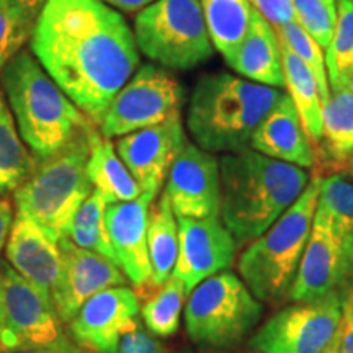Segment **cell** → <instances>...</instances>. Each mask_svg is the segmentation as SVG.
<instances>
[{
  "instance_id": "cell-46",
  "label": "cell",
  "mask_w": 353,
  "mask_h": 353,
  "mask_svg": "<svg viewBox=\"0 0 353 353\" xmlns=\"http://www.w3.org/2000/svg\"><path fill=\"white\" fill-rule=\"evenodd\" d=\"M334 2H337V0H334Z\"/></svg>"
},
{
  "instance_id": "cell-21",
  "label": "cell",
  "mask_w": 353,
  "mask_h": 353,
  "mask_svg": "<svg viewBox=\"0 0 353 353\" xmlns=\"http://www.w3.org/2000/svg\"><path fill=\"white\" fill-rule=\"evenodd\" d=\"M226 64L247 81L262 85L283 88V59L276 30L255 12L249 33Z\"/></svg>"
},
{
  "instance_id": "cell-6",
  "label": "cell",
  "mask_w": 353,
  "mask_h": 353,
  "mask_svg": "<svg viewBox=\"0 0 353 353\" xmlns=\"http://www.w3.org/2000/svg\"><path fill=\"white\" fill-rule=\"evenodd\" d=\"M321 179L312 176L298 200L239 257L242 281L259 301L278 304L290 298L319 203Z\"/></svg>"
},
{
  "instance_id": "cell-30",
  "label": "cell",
  "mask_w": 353,
  "mask_h": 353,
  "mask_svg": "<svg viewBox=\"0 0 353 353\" xmlns=\"http://www.w3.org/2000/svg\"><path fill=\"white\" fill-rule=\"evenodd\" d=\"M330 92L345 85L353 69V0H337V25L325 50Z\"/></svg>"
},
{
  "instance_id": "cell-25",
  "label": "cell",
  "mask_w": 353,
  "mask_h": 353,
  "mask_svg": "<svg viewBox=\"0 0 353 353\" xmlns=\"http://www.w3.org/2000/svg\"><path fill=\"white\" fill-rule=\"evenodd\" d=\"M148 250L152 268L149 286L159 290L169 281L179 257V223L165 192L149 211Z\"/></svg>"
},
{
  "instance_id": "cell-24",
  "label": "cell",
  "mask_w": 353,
  "mask_h": 353,
  "mask_svg": "<svg viewBox=\"0 0 353 353\" xmlns=\"http://www.w3.org/2000/svg\"><path fill=\"white\" fill-rule=\"evenodd\" d=\"M280 44L285 87L294 107L298 108L304 130H306L311 143L314 144L316 151V145L321 143L322 138V108H324L319 83L301 57L294 54L281 39Z\"/></svg>"
},
{
  "instance_id": "cell-35",
  "label": "cell",
  "mask_w": 353,
  "mask_h": 353,
  "mask_svg": "<svg viewBox=\"0 0 353 353\" xmlns=\"http://www.w3.org/2000/svg\"><path fill=\"white\" fill-rule=\"evenodd\" d=\"M118 353H167L164 343L157 341L154 334L143 329L139 322L132 324L121 335L118 343Z\"/></svg>"
},
{
  "instance_id": "cell-41",
  "label": "cell",
  "mask_w": 353,
  "mask_h": 353,
  "mask_svg": "<svg viewBox=\"0 0 353 353\" xmlns=\"http://www.w3.org/2000/svg\"><path fill=\"white\" fill-rule=\"evenodd\" d=\"M69 341L65 337L57 341L56 343L44 347H33V348H17V350H3L0 353H68L69 350Z\"/></svg>"
},
{
  "instance_id": "cell-36",
  "label": "cell",
  "mask_w": 353,
  "mask_h": 353,
  "mask_svg": "<svg viewBox=\"0 0 353 353\" xmlns=\"http://www.w3.org/2000/svg\"><path fill=\"white\" fill-rule=\"evenodd\" d=\"M255 12L267 20L273 28L288 23H296L294 0H250Z\"/></svg>"
},
{
  "instance_id": "cell-42",
  "label": "cell",
  "mask_w": 353,
  "mask_h": 353,
  "mask_svg": "<svg viewBox=\"0 0 353 353\" xmlns=\"http://www.w3.org/2000/svg\"><path fill=\"white\" fill-rule=\"evenodd\" d=\"M68 353H94V352L87 350V348H82V347H79L77 343L70 342V343H69V350H68Z\"/></svg>"
},
{
  "instance_id": "cell-17",
  "label": "cell",
  "mask_w": 353,
  "mask_h": 353,
  "mask_svg": "<svg viewBox=\"0 0 353 353\" xmlns=\"http://www.w3.org/2000/svg\"><path fill=\"white\" fill-rule=\"evenodd\" d=\"M139 298L128 286H114L92 296L69 321L79 347L94 353H118L121 335L138 322Z\"/></svg>"
},
{
  "instance_id": "cell-3",
  "label": "cell",
  "mask_w": 353,
  "mask_h": 353,
  "mask_svg": "<svg viewBox=\"0 0 353 353\" xmlns=\"http://www.w3.org/2000/svg\"><path fill=\"white\" fill-rule=\"evenodd\" d=\"M285 92L232 76H203L188 101L187 126L198 148L211 154L247 149L254 131Z\"/></svg>"
},
{
  "instance_id": "cell-34",
  "label": "cell",
  "mask_w": 353,
  "mask_h": 353,
  "mask_svg": "<svg viewBox=\"0 0 353 353\" xmlns=\"http://www.w3.org/2000/svg\"><path fill=\"white\" fill-rule=\"evenodd\" d=\"M34 23L19 10L12 0H0V72L32 38Z\"/></svg>"
},
{
  "instance_id": "cell-20",
  "label": "cell",
  "mask_w": 353,
  "mask_h": 353,
  "mask_svg": "<svg viewBox=\"0 0 353 353\" xmlns=\"http://www.w3.org/2000/svg\"><path fill=\"white\" fill-rule=\"evenodd\" d=\"M250 149L263 156L312 169L317 167L314 144L309 139L298 108L288 94L281 95L278 103L254 131Z\"/></svg>"
},
{
  "instance_id": "cell-39",
  "label": "cell",
  "mask_w": 353,
  "mask_h": 353,
  "mask_svg": "<svg viewBox=\"0 0 353 353\" xmlns=\"http://www.w3.org/2000/svg\"><path fill=\"white\" fill-rule=\"evenodd\" d=\"M19 10L32 23H37L39 13H41L43 7L46 6L48 0H12Z\"/></svg>"
},
{
  "instance_id": "cell-16",
  "label": "cell",
  "mask_w": 353,
  "mask_h": 353,
  "mask_svg": "<svg viewBox=\"0 0 353 353\" xmlns=\"http://www.w3.org/2000/svg\"><path fill=\"white\" fill-rule=\"evenodd\" d=\"M187 143L179 114L161 125L121 136L117 143V152L139 183L141 192L157 196L172 164Z\"/></svg>"
},
{
  "instance_id": "cell-10",
  "label": "cell",
  "mask_w": 353,
  "mask_h": 353,
  "mask_svg": "<svg viewBox=\"0 0 353 353\" xmlns=\"http://www.w3.org/2000/svg\"><path fill=\"white\" fill-rule=\"evenodd\" d=\"M342 317V291L291 304L272 316L250 337L257 353H325Z\"/></svg>"
},
{
  "instance_id": "cell-13",
  "label": "cell",
  "mask_w": 353,
  "mask_h": 353,
  "mask_svg": "<svg viewBox=\"0 0 353 353\" xmlns=\"http://www.w3.org/2000/svg\"><path fill=\"white\" fill-rule=\"evenodd\" d=\"M61 272L51 291V303L61 322H69L100 291L126 286L128 278L117 263L82 249L69 237L59 241Z\"/></svg>"
},
{
  "instance_id": "cell-29",
  "label": "cell",
  "mask_w": 353,
  "mask_h": 353,
  "mask_svg": "<svg viewBox=\"0 0 353 353\" xmlns=\"http://www.w3.org/2000/svg\"><path fill=\"white\" fill-rule=\"evenodd\" d=\"M187 291L179 278L172 275L154 296L145 301L141 316L148 330L159 337H170L180 327V314Z\"/></svg>"
},
{
  "instance_id": "cell-12",
  "label": "cell",
  "mask_w": 353,
  "mask_h": 353,
  "mask_svg": "<svg viewBox=\"0 0 353 353\" xmlns=\"http://www.w3.org/2000/svg\"><path fill=\"white\" fill-rule=\"evenodd\" d=\"M353 281V244L321 203L291 286V301H312L342 291Z\"/></svg>"
},
{
  "instance_id": "cell-37",
  "label": "cell",
  "mask_w": 353,
  "mask_h": 353,
  "mask_svg": "<svg viewBox=\"0 0 353 353\" xmlns=\"http://www.w3.org/2000/svg\"><path fill=\"white\" fill-rule=\"evenodd\" d=\"M339 353H353V281L342 290V317L337 332Z\"/></svg>"
},
{
  "instance_id": "cell-22",
  "label": "cell",
  "mask_w": 353,
  "mask_h": 353,
  "mask_svg": "<svg viewBox=\"0 0 353 353\" xmlns=\"http://www.w3.org/2000/svg\"><path fill=\"white\" fill-rule=\"evenodd\" d=\"M353 152V94L347 88L330 92L322 108V138L316 145L317 162L334 174L345 170Z\"/></svg>"
},
{
  "instance_id": "cell-14",
  "label": "cell",
  "mask_w": 353,
  "mask_h": 353,
  "mask_svg": "<svg viewBox=\"0 0 353 353\" xmlns=\"http://www.w3.org/2000/svg\"><path fill=\"white\" fill-rule=\"evenodd\" d=\"M176 223L179 257L172 275L182 281L190 294L206 278L231 267L239 245L219 216L205 219L179 216Z\"/></svg>"
},
{
  "instance_id": "cell-11",
  "label": "cell",
  "mask_w": 353,
  "mask_h": 353,
  "mask_svg": "<svg viewBox=\"0 0 353 353\" xmlns=\"http://www.w3.org/2000/svg\"><path fill=\"white\" fill-rule=\"evenodd\" d=\"M63 337L51 298L0 260V352L51 345Z\"/></svg>"
},
{
  "instance_id": "cell-15",
  "label": "cell",
  "mask_w": 353,
  "mask_h": 353,
  "mask_svg": "<svg viewBox=\"0 0 353 353\" xmlns=\"http://www.w3.org/2000/svg\"><path fill=\"white\" fill-rule=\"evenodd\" d=\"M164 192L176 218L205 219L219 216V159L196 144L187 143L170 167Z\"/></svg>"
},
{
  "instance_id": "cell-19",
  "label": "cell",
  "mask_w": 353,
  "mask_h": 353,
  "mask_svg": "<svg viewBox=\"0 0 353 353\" xmlns=\"http://www.w3.org/2000/svg\"><path fill=\"white\" fill-rule=\"evenodd\" d=\"M6 255L13 270L51 298L61 272V249L59 242L41 224L17 211Z\"/></svg>"
},
{
  "instance_id": "cell-8",
  "label": "cell",
  "mask_w": 353,
  "mask_h": 353,
  "mask_svg": "<svg viewBox=\"0 0 353 353\" xmlns=\"http://www.w3.org/2000/svg\"><path fill=\"white\" fill-rule=\"evenodd\" d=\"M263 306L239 276L221 272L201 281L185 306V329L193 343L231 348L257 327Z\"/></svg>"
},
{
  "instance_id": "cell-2",
  "label": "cell",
  "mask_w": 353,
  "mask_h": 353,
  "mask_svg": "<svg viewBox=\"0 0 353 353\" xmlns=\"http://www.w3.org/2000/svg\"><path fill=\"white\" fill-rule=\"evenodd\" d=\"M219 218L236 239L247 245L272 226L307 187V170L267 157L254 149L219 159Z\"/></svg>"
},
{
  "instance_id": "cell-43",
  "label": "cell",
  "mask_w": 353,
  "mask_h": 353,
  "mask_svg": "<svg viewBox=\"0 0 353 353\" xmlns=\"http://www.w3.org/2000/svg\"><path fill=\"white\" fill-rule=\"evenodd\" d=\"M343 88H347V90H350L352 94H353V69H352V72L348 74V77H347L345 85H343Z\"/></svg>"
},
{
  "instance_id": "cell-45",
  "label": "cell",
  "mask_w": 353,
  "mask_h": 353,
  "mask_svg": "<svg viewBox=\"0 0 353 353\" xmlns=\"http://www.w3.org/2000/svg\"><path fill=\"white\" fill-rule=\"evenodd\" d=\"M345 170H348V172H350V174L353 175V152L350 154V157H348L347 165H345Z\"/></svg>"
},
{
  "instance_id": "cell-47",
  "label": "cell",
  "mask_w": 353,
  "mask_h": 353,
  "mask_svg": "<svg viewBox=\"0 0 353 353\" xmlns=\"http://www.w3.org/2000/svg\"><path fill=\"white\" fill-rule=\"evenodd\" d=\"M187 353H190V352H187Z\"/></svg>"
},
{
  "instance_id": "cell-44",
  "label": "cell",
  "mask_w": 353,
  "mask_h": 353,
  "mask_svg": "<svg viewBox=\"0 0 353 353\" xmlns=\"http://www.w3.org/2000/svg\"><path fill=\"white\" fill-rule=\"evenodd\" d=\"M325 353H339V345H337V337H335V341L330 343V347L327 348V352Z\"/></svg>"
},
{
  "instance_id": "cell-38",
  "label": "cell",
  "mask_w": 353,
  "mask_h": 353,
  "mask_svg": "<svg viewBox=\"0 0 353 353\" xmlns=\"http://www.w3.org/2000/svg\"><path fill=\"white\" fill-rule=\"evenodd\" d=\"M13 205L10 198H0V252L7 245L13 224Z\"/></svg>"
},
{
  "instance_id": "cell-31",
  "label": "cell",
  "mask_w": 353,
  "mask_h": 353,
  "mask_svg": "<svg viewBox=\"0 0 353 353\" xmlns=\"http://www.w3.org/2000/svg\"><path fill=\"white\" fill-rule=\"evenodd\" d=\"M276 34L278 38L290 48L294 54L301 57L304 64L307 65L309 70L314 74L317 83H319L322 101H327L330 99V85L327 77V68H325V54L324 50L319 46V43L309 34L298 23H288L283 26H278Z\"/></svg>"
},
{
  "instance_id": "cell-23",
  "label": "cell",
  "mask_w": 353,
  "mask_h": 353,
  "mask_svg": "<svg viewBox=\"0 0 353 353\" xmlns=\"http://www.w3.org/2000/svg\"><path fill=\"white\" fill-rule=\"evenodd\" d=\"M87 176L107 205L136 200L143 193L139 183L118 156L112 139L103 138L100 131L92 143L87 161Z\"/></svg>"
},
{
  "instance_id": "cell-4",
  "label": "cell",
  "mask_w": 353,
  "mask_h": 353,
  "mask_svg": "<svg viewBox=\"0 0 353 353\" xmlns=\"http://www.w3.org/2000/svg\"><path fill=\"white\" fill-rule=\"evenodd\" d=\"M17 128L37 161L50 157L90 121L44 70L32 50H20L0 72Z\"/></svg>"
},
{
  "instance_id": "cell-1",
  "label": "cell",
  "mask_w": 353,
  "mask_h": 353,
  "mask_svg": "<svg viewBox=\"0 0 353 353\" xmlns=\"http://www.w3.org/2000/svg\"><path fill=\"white\" fill-rule=\"evenodd\" d=\"M30 50L97 126L139 65L134 32L101 0H48Z\"/></svg>"
},
{
  "instance_id": "cell-40",
  "label": "cell",
  "mask_w": 353,
  "mask_h": 353,
  "mask_svg": "<svg viewBox=\"0 0 353 353\" xmlns=\"http://www.w3.org/2000/svg\"><path fill=\"white\" fill-rule=\"evenodd\" d=\"M101 2L107 3V6L114 8V10L134 13V12H141L145 7H149L151 3L156 2V0H101Z\"/></svg>"
},
{
  "instance_id": "cell-26",
  "label": "cell",
  "mask_w": 353,
  "mask_h": 353,
  "mask_svg": "<svg viewBox=\"0 0 353 353\" xmlns=\"http://www.w3.org/2000/svg\"><path fill=\"white\" fill-rule=\"evenodd\" d=\"M214 50L228 59L244 41L255 8L250 0H200Z\"/></svg>"
},
{
  "instance_id": "cell-7",
  "label": "cell",
  "mask_w": 353,
  "mask_h": 353,
  "mask_svg": "<svg viewBox=\"0 0 353 353\" xmlns=\"http://www.w3.org/2000/svg\"><path fill=\"white\" fill-rule=\"evenodd\" d=\"M134 38L139 52L165 69L192 70L214 52L200 0H156L136 15Z\"/></svg>"
},
{
  "instance_id": "cell-32",
  "label": "cell",
  "mask_w": 353,
  "mask_h": 353,
  "mask_svg": "<svg viewBox=\"0 0 353 353\" xmlns=\"http://www.w3.org/2000/svg\"><path fill=\"white\" fill-rule=\"evenodd\" d=\"M319 203L329 211L341 231L353 244V182L342 174L321 179Z\"/></svg>"
},
{
  "instance_id": "cell-33",
  "label": "cell",
  "mask_w": 353,
  "mask_h": 353,
  "mask_svg": "<svg viewBox=\"0 0 353 353\" xmlns=\"http://www.w3.org/2000/svg\"><path fill=\"white\" fill-rule=\"evenodd\" d=\"M296 23L327 50L337 25V2L334 0H294Z\"/></svg>"
},
{
  "instance_id": "cell-18",
  "label": "cell",
  "mask_w": 353,
  "mask_h": 353,
  "mask_svg": "<svg viewBox=\"0 0 353 353\" xmlns=\"http://www.w3.org/2000/svg\"><path fill=\"white\" fill-rule=\"evenodd\" d=\"M154 198L151 193H141L136 200L113 203L105 211V224L118 267L136 288L151 285L152 278L148 224Z\"/></svg>"
},
{
  "instance_id": "cell-28",
  "label": "cell",
  "mask_w": 353,
  "mask_h": 353,
  "mask_svg": "<svg viewBox=\"0 0 353 353\" xmlns=\"http://www.w3.org/2000/svg\"><path fill=\"white\" fill-rule=\"evenodd\" d=\"M107 201L97 190L88 195L81 208L77 210L72 219V226L69 231V239L77 247L97 252L113 263H117L112 241H110L107 224H105V211H107Z\"/></svg>"
},
{
  "instance_id": "cell-5",
  "label": "cell",
  "mask_w": 353,
  "mask_h": 353,
  "mask_svg": "<svg viewBox=\"0 0 353 353\" xmlns=\"http://www.w3.org/2000/svg\"><path fill=\"white\" fill-rule=\"evenodd\" d=\"M97 132L90 120L59 151L37 161L33 174L13 192L17 211L41 224L57 242L69 237L74 216L94 192L87 161Z\"/></svg>"
},
{
  "instance_id": "cell-9",
  "label": "cell",
  "mask_w": 353,
  "mask_h": 353,
  "mask_svg": "<svg viewBox=\"0 0 353 353\" xmlns=\"http://www.w3.org/2000/svg\"><path fill=\"white\" fill-rule=\"evenodd\" d=\"M182 103L183 88L169 70L141 65L108 105L99 131L107 139L121 138L179 117Z\"/></svg>"
},
{
  "instance_id": "cell-27",
  "label": "cell",
  "mask_w": 353,
  "mask_h": 353,
  "mask_svg": "<svg viewBox=\"0 0 353 353\" xmlns=\"http://www.w3.org/2000/svg\"><path fill=\"white\" fill-rule=\"evenodd\" d=\"M37 159L26 149L0 87V195L15 192L33 174Z\"/></svg>"
}]
</instances>
